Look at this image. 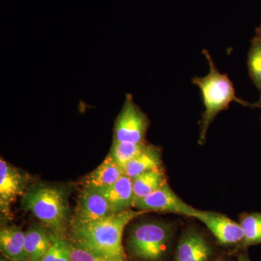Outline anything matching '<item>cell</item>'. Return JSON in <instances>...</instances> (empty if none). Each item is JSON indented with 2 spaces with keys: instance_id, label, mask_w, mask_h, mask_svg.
<instances>
[{
  "instance_id": "cell-1",
  "label": "cell",
  "mask_w": 261,
  "mask_h": 261,
  "mask_svg": "<svg viewBox=\"0 0 261 261\" xmlns=\"http://www.w3.org/2000/svg\"><path fill=\"white\" fill-rule=\"evenodd\" d=\"M145 211L127 210L89 224H70L71 240L106 261H126L123 246L124 228Z\"/></svg>"
},
{
  "instance_id": "cell-2",
  "label": "cell",
  "mask_w": 261,
  "mask_h": 261,
  "mask_svg": "<svg viewBox=\"0 0 261 261\" xmlns=\"http://www.w3.org/2000/svg\"><path fill=\"white\" fill-rule=\"evenodd\" d=\"M21 206L51 230L63 235L69 222L68 191L65 187L36 184L21 196Z\"/></svg>"
},
{
  "instance_id": "cell-3",
  "label": "cell",
  "mask_w": 261,
  "mask_h": 261,
  "mask_svg": "<svg viewBox=\"0 0 261 261\" xmlns=\"http://www.w3.org/2000/svg\"><path fill=\"white\" fill-rule=\"evenodd\" d=\"M202 54L209 63L208 74L192 80V83L200 89L205 108L200 122V145L205 142L207 130L215 118L221 111L228 109L231 102L248 107H258L257 103L252 105L237 97L236 91L227 74L220 73L207 49H203Z\"/></svg>"
},
{
  "instance_id": "cell-4",
  "label": "cell",
  "mask_w": 261,
  "mask_h": 261,
  "mask_svg": "<svg viewBox=\"0 0 261 261\" xmlns=\"http://www.w3.org/2000/svg\"><path fill=\"white\" fill-rule=\"evenodd\" d=\"M172 236L171 225L163 221H147L132 227L127 245L136 258L159 261L167 252Z\"/></svg>"
},
{
  "instance_id": "cell-5",
  "label": "cell",
  "mask_w": 261,
  "mask_h": 261,
  "mask_svg": "<svg viewBox=\"0 0 261 261\" xmlns=\"http://www.w3.org/2000/svg\"><path fill=\"white\" fill-rule=\"evenodd\" d=\"M149 121L147 115L134 102L130 94L118 115L113 132V140L135 144L145 143Z\"/></svg>"
},
{
  "instance_id": "cell-6",
  "label": "cell",
  "mask_w": 261,
  "mask_h": 261,
  "mask_svg": "<svg viewBox=\"0 0 261 261\" xmlns=\"http://www.w3.org/2000/svg\"><path fill=\"white\" fill-rule=\"evenodd\" d=\"M134 207L147 213H171L192 218L195 217L198 210L180 199L168 183L145 198L136 200Z\"/></svg>"
},
{
  "instance_id": "cell-7",
  "label": "cell",
  "mask_w": 261,
  "mask_h": 261,
  "mask_svg": "<svg viewBox=\"0 0 261 261\" xmlns=\"http://www.w3.org/2000/svg\"><path fill=\"white\" fill-rule=\"evenodd\" d=\"M112 214L108 200L99 190L84 187L70 224L97 222Z\"/></svg>"
},
{
  "instance_id": "cell-8",
  "label": "cell",
  "mask_w": 261,
  "mask_h": 261,
  "mask_svg": "<svg viewBox=\"0 0 261 261\" xmlns=\"http://www.w3.org/2000/svg\"><path fill=\"white\" fill-rule=\"evenodd\" d=\"M27 178L16 168L1 159L0 161V209L4 217L11 216L10 207L25 192Z\"/></svg>"
},
{
  "instance_id": "cell-9",
  "label": "cell",
  "mask_w": 261,
  "mask_h": 261,
  "mask_svg": "<svg viewBox=\"0 0 261 261\" xmlns=\"http://www.w3.org/2000/svg\"><path fill=\"white\" fill-rule=\"evenodd\" d=\"M194 218L205 225L221 245H233L243 241V231L240 223L224 215L197 210Z\"/></svg>"
},
{
  "instance_id": "cell-10",
  "label": "cell",
  "mask_w": 261,
  "mask_h": 261,
  "mask_svg": "<svg viewBox=\"0 0 261 261\" xmlns=\"http://www.w3.org/2000/svg\"><path fill=\"white\" fill-rule=\"evenodd\" d=\"M213 252L205 237L197 230L189 228L178 241L174 261H210Z\"/></svg>"
},
{
  "instance_id": "cell-11",
  "label": "cell",
  "mask_w": 261,
  "mask_h": 261,
  "mask_svg": "<svg viewBox=\"0 0 261 261\" xmlns=\"http://www.w3.org/2000/svg\"><path fill=\"white\" fill-rule=\"evenodd\" d=\"M99 191L108 200L113 214H118L134 207L133 179L126 175H123L112 186Z\"/></svg>"
},
{
  "instance_id": "cell-12",
  "label": "cell",
  "mask_w": 261,
  "mask_h": 261,
  "mask_svg": "<svg viewBox=\"0 0 261 261\" xmlns=\"http://www.w3.org/2000/svg\"><path fill=\"white\" fill-rule=\"evenodd\" d=\"M54 233L44 225H32L25 232L29 261H41L50 248Z\"/></svg>"
},
{
  "instance_id": "cell-13",
  "label": "cell",
  "mask_w": 261,
  "mask_h": 261,
  "mask_svg": "<svg viewBox=\"0 0 261 261\" xmlns=\"http://www.w3.org/2000/svg\"><path fill=\"white\" fill-rule=\"evenodd\" d=\"M0 249L6 258L29 261L25 249V232L16 226L3 227L0 231Z\"/></svg>"
},
{
  "instance_id": "cell-14",
  "label": "cell",
  "mask_w": 261,
  "mask_h": 261,
  "mask_svg": "<svg viewBox=\"0 0 261 261\" xmlns=\"http://www.w3.org/2000/svg\"><path fill=\"white\" fill-rule=\"evenodd\" d=\"M123 175L122 168L108 154L102 163L85 178L84 187L104 190L114 185Z\"/></svg>"
},
{
  "instance_id": "cell-15",
  "label": "cell",
  "mask_w": 261,
  "mask_h": 261,
  "mask_svg": "<svg viewBox=\"0 0 261 261\" xmlns=\"http://www.w3.org/2000/svg\"><path fill=\"white\" fill-rule=\"evenodd\" d=\"M162 164L161 151L156 146L146 145L145 148L123 168V175L134 179L142 173L161 168Z\"/></svg>"
},
{
  "instance_id": "cell-16",
  "label": "cell",
  "mask_w": 261,
  "mask_h": 261,
  "mask_svg": "<svg viewBox=\"0 0 261 261\" xmlns=\"http://www.w3.org/2000/svg\"><path fill=\"white\" fill-rule=\"evenodd\" d=\"M166 184H167V179L161 167L150 170L134 178L135 202L150 195L164 186Z\"/></svg>"
},
{
  "instance_id": "cell-17",
  "label": "cell",
  "mask_w": 261,
  "mask_h": 261,
  "mask_svg": "<svg viewBox=\"0 0 261 261\" xmlns=\"http://www.w3.org/2000/svg\"><path fill=\"white\" fill-rule=\"evenodd\" d=\"M240 226L243 231L241 246L247 247L261 244V213L243 214Z\"/></svg>"
},
{
  "instance_id": "cell-18",
  "label": "cell",
  "mask_w": 261,
  "mask_h": 261,
  "mask_svg": "<svg viewBox=\"0 0 261 261\" xmlns=\"http://www.w3.org/2000/svg\"><path fill=\"white\" fill-rule=\"evenodd\" d=\"M146 146V143L135 144L113 140L111 147V157L121 168L136 157Z\"/></svg>"
},
{
  "instance_id": "cell-19",
  "label": "cell",
  "mask_w": 261,
  "mask_h": 261,
  "mask_svg": "<svg viewBox=\"0 0 261 261\" xmlns=\"http://www.w3.org/2000/svg\"><path fill=\"white\" fill-rule=\"evenodd\" d=\"M249 73L252 82L258 89L260 94V100L257 104L261 108V39L255 37L252 40L251 47L248 53Z\"/></svg>"
},
{
  "instance_id": "cell-20",
  "label": "cell",
  "mask_w": 261,
  "mask_h": 261,
  "mask_svg": "<svg viewBox=\"0 0 261 261\" xmlns=\"http://www.w3.org/2000/svg\"><path fill=\"white\" fill-rule=\"evenodd\" d=\"M69 242L71 261H106L74 240H71Z\"/></svg>"
},
{
  "instance_id": "cell-21",
  "label": "cell",
  "mask_w": 261,
  "mask_h": 261,
  "mask_svg": "<svg viewBox=\"0 0 261 261\" xmlns=\"http://www.w3.org/2000/svg\"><path fill=\"white\" fill-rule=\"evenodd\" d=\"M55 261H71L70 242L63 238V235L60 237L58 255Z\"/></svg>"
},
{
  "instance_id": "cell-22",
  "label": "cell",
  "mask_w": 261,
  "mask_h": 261,
  "mask_svg": "<svg viewBox=\"0 0 261 261\" xmlns=\"http://www.w3.org/2000/svg\"><path fill=\"white\" fill-rule=\"evenodd\" d=\"M238 261H251L247 254H241L238 257Z\"/></svg>"
},
{
  "instance_id": "cell-23",
  "label": "cell",
  "mask_w": 261,
  "mask_h": 261,
  "mask_svg": "<svg viewBox=\"0 0 261 261\" xmlns=\"http://www.w3.org/2000/svg\"><path fill=\"white\" fill-rule=\"evenodd\" d=\"M255 32H256V37L260 38L261 39V24L260 27H257V28L255 29Z\"/></svg>"
},
{
  "instance_id": "cell-24",
  "label": "cell",
  "mask_w": 261,
  "mask_h": 261,
  "mask_svg": "<svg viewBox=\"0 0 261 261\" xmlns=\"http://www.w3.org/2000/svg\"><path fill=\"white\" fill-rule=\"evenodd\" d=\"M0 261H15V260H10V259H8V258H2L1 259V260Z\"/></svg>"
},
{
  "instance_id": "cell-25",
  "label": "cell",
  "mask_w": 261,
  "mask_h": 261,
  "mask_svg": "<svg viewBox=\"0 0 261 261\" xmlns=\"http://www.w3.org/2000/svg\"><path fill=\"white\" fill-rule=\"evenodd\" d=\"M214 261H226V260H225L224 259H223V258H217V259H216V260H215Z\"/></svg>"
}]
</instances>
